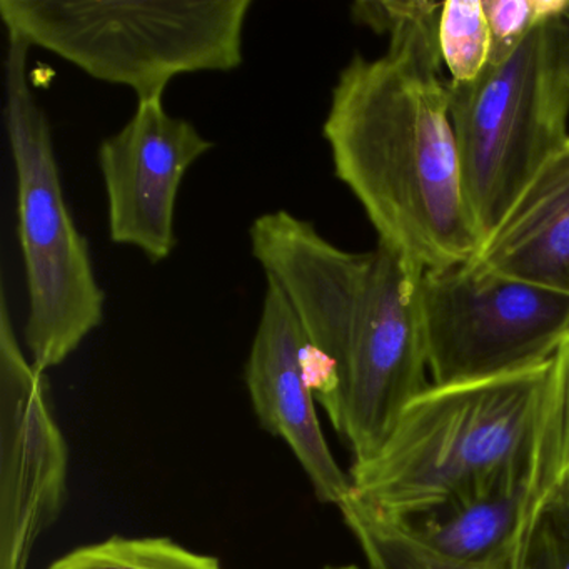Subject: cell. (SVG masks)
I'll list each match as a JSON object with an SVG mask.
<instances>
[{
    "label": "cell",
    "instance_id": "1",
    "mask_svg": "<svg viewBox=\"0 0 569 569\" xmlns=\"http://www.w3.org/2000/svg\"><path fill=\"white\" fill-rule=\"evenodd\" d=\"M441 9L405 2L386 54H356L339 72L322 126L336 178L365 209L379 244L422 272L469 261L482 244L441 76Z\"/></svg>",
    "mask_w": 569,
    "mask_h": 569
},
{
    "label": "cell",
    "instance_id": "2",
    "mask_svg": "<svg viewBox=\"0 0 569 569\" xmlns=\"http://www.w3.org/2000/svg\"><path fill=\"white\" fill-rule=\"evenodd\" d=\"M249 241L306 338L331 365V389L316 401L351 449L352 465L368 461L429 386L422 271L379 242L371 251H346L284 209L259 216Z\"/></svg>",
    "mask_w": 569,
    "mask_h": 569
},
{
    "label": "cell",
    "instance_id": "3",
    "mask_svg": "<svg viewBox=\"0 0 569 569\" xmlns=\"http://www.w3.org/2000/svg\"><path fill=\"white\" fill-rule=\"evenodd\" d=\"M566 341L551 359L522 371L429 385L406 406L378 455L351 466L352 498L401 525L501 475L531 451L548 421Z\"/></svg>",
    "mask_w": 569,
    "mask_h": 569
},
{
    "label": "cell",
    "instance_id": "4",
    "mask_svg": "<svg viewBox=\"0 0 569 569\" xmlns=\"http://www.w3.org/2000/svg\"><path fill=\"white\" fill-rule=\"evenodd\" d=\"M251 0H0L8 38L44 49L138 102L172 79L244 62Z\"/></svg>",
    "mask_w": 569,
    "mask_h": 569
},
{
    "label": "cell",
    "instance_id": "5",
    "mask_svg": "<svg viewBox=\"0 0 569 569\" xmlns=\"http://www.w3.org/2000/svg\"><path fill=\"white\" fill-rule=\"evenodd\" d=\"M31 48L8 38L4 119L18 179L19 241L28 281L26 346L39 372L58 368L104 321L106 295L74 224L44 109L29 78Z\"/></svg>",
    "mask_w": 569,
    "mask_h": 569
},
{
    "label": "cell",
    "instance_id": "6",
    "mask_svg": "<svg viewBox=\"0 0 569 569\" xmlns=\"http://www.w3.org/2000/svg\"><path fill=\"white\" fill-rule=\"evenodd\" d=\"M466 199L482 241L569 141V18L531 32L469 82H449Z\"/></svg>",
    "mask_w": 569,
    "mask_h": 569
},
{
    "label": "cell",
    "instance_id": "7",
    "mask_svg": "<svg viewBox=\"0 0 569 569\" xmlns=\"http://www.w3.org/2000/svg\"><path fill=\"white\" fill-rule=\"evenodd\" d=\"M419 315L432 385L478 381L551 359L569 338V298L475 259L428 269Z\"/></svg>",
    "mask_w": 569,
    "mask_h": 569
},
{
    "label": "cell",
    "instance_id": "8",
    "mask_svg": "<svg viewBox=\"0 0 569 569\" xmlns=\"http://www.w3.org/2000/svg\"><path fill=\"white\" fill-rule=\"evenodd\" d=\"M565 348L561 385L531 451L478 491L396 525L398 528L458 565L525 568L539 526L549 512L569 501V339Z\"/></svg>",
    "mask_w": 569,
    "mask_h": 569
},
{
    "label": "cell",
    "instance_id": "9",
    "mask_svg": "<svg viewBox=\"0 0 569 569\" xmlns=\"http://www.w3.org/2000/svg\"><path fill=\"white\" fill-rule=\"evenodd\" d=\"M69 451L48 379L16 335L0 289V569H28L38 539L68 499Z\"/></svg>",
    "mask_w": 569,
    "mask_h": 569
},
{
    "label": "cell",
    "instance_id": "10",
    "mask_svg": "<svg viewBox=\"0 0 569 569\" xmlns=\"http://www.w3.org/2000/svg\"><path fill=\"white\" fill-rule=\"evenodd\" d=\"M212 148L191 121L169 114L162 99L138 102L134 116L98 151L111 241L139 249L154 264L166 261L178 246L179 189Z\"/></svg>",
    "mask_w": 569,
    "mask_h": 569
},
{
    "label": "cell",
    "instance_id": "11",
    "mask_svg": "<svg viewBox=\"0 0 569 569\" xmlns=\"http://www.w3.org/2000/svg\"><path fill=\"white\" fill-rule=\"evenodd\" d=\"M305 329L272 279L266 278L261 318L246 362V386L259 425L291 449L319 501L341 506L351 496V476L342 471L326 441L305 369Z\"/></svg>",
    "mask_w": 569,
    "mask_h": 569
},
{
    "label": "cell",
    "instance_id": "12",
    "mask_svg": "<svg viewBox=\"0 0 569 569\" xmlns=\"http://www.w3.org/2000/svg\"><path fill=\"white\" fill-rule=\"evenodd\" d=\"M475 261L569 298V141L535 176Z\"/></svg>",
    "mask_w": 569,
    "mask_h": 569
},
{
    "label": "cell",
    "instance_id": "13",
    "mask_svg": "<svg viewBox=\"0 0 569 569\" xmlns=\"http://www.w3.org/2000/svg\"><path fill=\"white\" fill-rule=\"evenodd\" d=\"M339 509L346 526L358 539L369 569H478L429 551L408 532L379 518L352 496ZM522 569H569V501L546 516L532 538Z\"/></svg>",
    "mask_w": 569,
    "mask_h": 569
},
{
    "label": "cell",
    "instance_id": "14",
    "mask_svg": "<svg viewBox=\"0 0 569 569\" xmlns=\"http://www.w3.org/2000/svg\"><path fill=\"white\" fill-rule=\"evenodd\" d=\"M49 569H224L214 556L201 555L169 538L112 536L81 546Z\"/></svg>",
    "mask_w": 569,
    "mask_h": 569
},
{
    "label": "cell",
    "instance_id": "15",
    "mask_svg": "<svg viewBox=\"0 0 569 569\" xmlns=\"http://www.w3.org/2000/svg\"><path fill=\"white\" fill-rule=\"evenodd\" d=\"M438 38L449 82L475 81L491 58V36L482 0L442 2Z\"/></svg>",
    "mask_w": 569,
    "mask_h": 569
},
{
    "label": "cell",
    "instance_id": "16",
    "mask_svg": "<svg viewBox=\"0 0 569 569\" xmlns=\"http://www.w3.org/2000/svg\"><path fill=\"white\" fill-rule=\"evenodd\" d=\"M489 36V64L511 56L535 29L558 18H569V0H482Z\"/></svg>",
    "mask_w": 569,
    "mask_h": 569
},
{
    "label": "cell",
    "instance_id": "17",
    "mask_svg": "<svg viewBox=\"0 0 569 569\" xmlns=\"http://www.w3.org/2000/svg\"><path fill=\"white\" fill-rule=\"evenodd\" d=\"M325 569H359L358 566L355 565H346V566H328Z\"/></svg>",
    "mask_w": 569,
    "mask_h": 569
}]
</instances>
